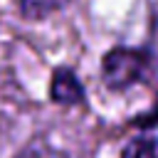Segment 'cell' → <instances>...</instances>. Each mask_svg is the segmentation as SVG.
Masks as SVG:
<instances>
[{
    "mask_svg": "<svg viewBox=\"0 0 158 158\" xmlns=\"http://www.w3.org/2000/svg\"><path fill=\"white\" fill-rule=\"evenodd\" d=\"M151 57L141 49L131 47H116L111 49L101 62V77L109 89H128L133 84H141L151 77Z\"/></svg>",
    "mask_w": 158,
    "mask_h": 158,
    "instance_id": "obj_1",
    "label": "cell"
},
{
    "mask_svg": "<svg viewBox=\"0 0 158 158\" xmlns=\"http://www.w3.org/2000/svg\"><path fill=\"white\" fill-rule=\"evenodd\" d=\"M52 99L57 104H79L84 99V89L79 84V79L74 77L72 69H57L52 77Z\"/></svg>",
    "mask_w": 158,
    "mask_h": 158,
    "instance_id": "obj_2",
    "label": "cell"
},
{
    "mask_svg": "<svg viewBox=\"0 0 158 158\" xmlns=\"http://www.w3.org/2000/svg\"><path fill=\"white\" fill-rule=\"evenodd\" d=\"M67 2L69 0H20V7L27 20H42V17L62 10Z\"/></svg>",
    "mask_w": 158,
    "mask_h": 158,
    "instance_id": "obj_3",
    "label": "cell"
},
{
    "mask_svg": "<svg viewBox=\"0 0 158 158\" xmlns=\"http://www.w3.org/2000/svg\"><path fill=\"white\" fill-rule=\"evenodd\" d=\"M121 158H158V138L141 136V138L128 141Z\"/></svg>",
    "mask_w": 158,
    "mask_h": 158,
    "instance_id": "obj_4",
    "label": "cell"
},
{
    "mask_svg": "<svg viewBox=\"0 0 158 158\" xmlns=\"http://www.w3.org/2000/svg\"><path fill=\"white\" fill-rule=\"evenodd\" d=\"M20 158H67L62 151H54V148H49V146H35V148H30V151H25Z\"/></svg>",
    "mask_w": 158,
    "mask_h": 158,
    "instance_id": "obj_5",
    "label": "cell"
},
{
    "mask_svg": "<svg viewBox=\"0 0 158 158\" xmlns=\"http://www.w3.org/2000/svg\"><path fill=\"white\" fill-rule=\"evenodd\" d=\"M151 35H153V42L158 47V0H151Z\"/></svg>",
    "mask_w": 158,
    "mask_h": 158,
    "instance_id": "obj_6",
    "label": "cell"
}]
</instances>
